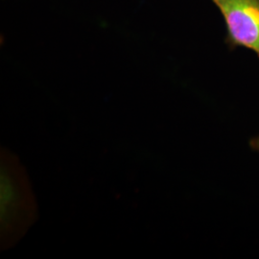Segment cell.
I'll return each mask as SVG.
<instances>
[{"label":"cell","instance_id":"cell-1","mask_svg":"<svg viewBox=\"0 0 259 259\" xmlns=\"http://www.w3.org/2000/svg\"><path fill=\"white\" fill-rule=\"evenodd\" d=\"M222 14L227 45L243 47L259 58V0H210Z\"/></svg>","mask_w":259,"mask_h":259},{"label":"cell","instance_id":"cell-2","mask_svg":"<svg viewBox=\"0 0 259 259\" xmlns=\"http://www.w3.org/2000/svg\"><path fill=\"white\" fill-rule=\"evenodd\" d=\"M249 144H250V148L252 151H254V152H256L257 154H259V135L251 138L250 139Z\"/></svg>","mask_w":259,"mask_h":259}]
</instances>
